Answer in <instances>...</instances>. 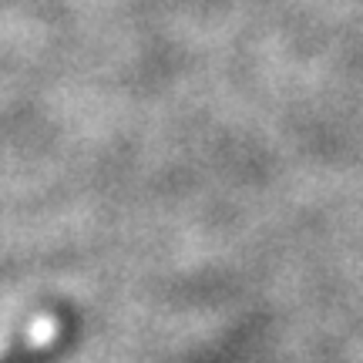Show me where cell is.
I'll use <instances>...</instances> for the list:
<instances>
[{
  "instance_id": "cell-1",
  "label": "cell",
  "mask_w": 363,
  "mask_h": 363,
  "mask_svg": "<svg viewBox=\"0 0 363 363\" xmlns=\"http://www.w3.org/2000/svg\"><path fill=\"white\" fill-rule=\"evenodd\" d=\"M57 320L54 316H38L34 320V326L27 330V340L17 347V350L11 353V357H4L0 363H21V360H27V357H34V353H40L44 347H51L54 340H57Z\"/></svg>"
}]
</instances>
